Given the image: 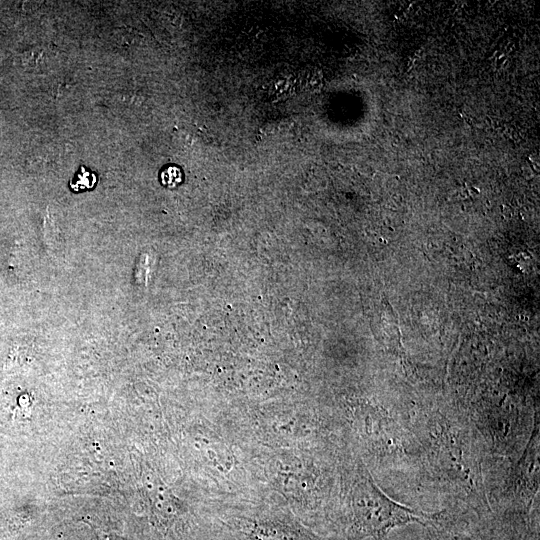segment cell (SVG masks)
Here are the masks:
<instances>
[{"instance_id": "3", "label": "cell", "mask_w": 540, "mask_h": 540, "mask_svg": "<svg viewBox=\"0 0 540 540\" xmlns=\"http://www.w3.org/2000/svg\"><path fill=\"white\" fill-rule=\"evenodd\" d=\"M161 179L163 184L167 186H175L181 181V174L178 168L168 167L161 173Z\"/></svg>"}, {"instance_id": "1", "label": "cell", "mask_w": 540, "mask_h": 540, "mask_svg": "<svg viewBox=\"0 0 540 540\" xmlns=\"http://www.w3.org/2000/svg\"><path fill=\"white\" fill-rule=\"evenodd\" d=\"M353 506L356 525L372 540H388L392 529L432 518L392 500L369 475L357 485Z\"/></svg>"}, {"instance_id": "2", "label": "cell", "mask_w": 540, "mask_h": 540, "mask_svg": "<svg viewBox=\"0 0 540 540\" xmlns=\"http://www.w3.org/2000/svg\"><path fill=\"white\" fill-rule=\"evenodd\" d=\"M96 182V175L86 170L84 166H81L80 170L75 174L69 185L73 191L80 192L83 190L92 189Z\"/></svg>"}]
</instances>
